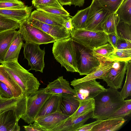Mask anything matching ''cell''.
Masks as SVG:
<instances>
[{
	"instance_id": "1",
	"label": "cell",
	"mask_w": 131,
	"mask_h": 131,
	"mask_svg": "<svg viewBox=\"0 0 131 131\" xmlns=\"http://www.w3.org/2000/svg\"><path fill=\"white\" fill-rule=\"evenodd\" d=\"M95 107L92 118L103 120L110 116L124 103L117 90L110 88L94 98Z\"/></svg>"
},
{
	"instance_id": "2",
	"label": "cell",
	"mask_w": 131,
	"mask_h": 131,
	"mask_svg": "<svg viewBox=\"0 0 131 131\" xmlns=\"http://www.w3.org/2000/svg\"><path fill=\"white\" fill-rule=\"evenodd\" d=\"M2 64L22 90L24 95L28 96L39 89L40 85L37 79L18 63V61L5 62Z\"/></svg>"
},
{
	"instance_id": "3",
	"label": "cell",
	"mask_w": 131,
	"mask_h": 131,
	"mask_svg": "<svg viewBox=\"0 0 131 131\" xmlns=\"http://www.w3.org/2000/svg\"><path fill=\"white\" fill-rule=\"evenodd\" d=\"M52 52L55 59L67 71L78 72L72 40L70 37L53 42Z\"/></svg>"
},
{
	"instance_id": "4",
	"label": "cell",
	"mask_w": 131,
	"mask_h": 131,
	"mask_svg": "<svg viewBox=\"0 0 131 131\" xmlns=\"http://www.w3.org/2000/svg\"><path fill=\"white\" fill-rule=\"evenodd\" d=\"M78 73L80 75H87L100 64V61L90 49L72 40Z\"/></svg>"
},
{
	"instance_id": "5",
	"label": "cell",
	"mask_w": 131,
	"mask_h": 131,
	"mask_svg": "<svg viewBox=\"0 0 131 131\" xmlns=\"http://www.w3.org/2000/svg\"><path fill=\"white\" fill-rule=\"evenodd\" d=\"M41 88L27 97L25 112L21 118L28 123H34L45 103L51 94L46 93Z\"/></svg>"
},
{
	"instance_id": "6",
	"label": "cell",
	"mask_w": 131,
	"mask_h": 131,
	"mask_svg": "<svg viewBox=\"0 0 131 131\" xmlns=\"http://www.w3.org/2000/svg\"><path fill=\"white\" fill-rule=\"evenodd\" d=\"M70 35L73 40L92 50L108 43L107 34L103 31L74 29Z\"/></svg>"
},
{
	"instance_id": "7",
	"label": "cell",
	"mask_w": 131,
	"mask_h": 131,
	"mask_svg": "<svg viewBox=\"0 0 131 131\" xmlns=\"http://www.w3.org/2000/svg\"><path fill=\"white\" fill-rule=\"evenodd\" d=\"M19 23L20 27L18 31L26 42L40 45L56 41L53 37L29 23L27 19Z\"/></svg>"
},
{
	"instance_id": "8",
	"label": "cell",
	"mask_w": 131,
	"mask_h": 131,
	"mask_svg": "<svg viewBox=\"0 0 131 131\" xmlns=\"http://www.w3.org/2000/svg\"><path fill=\"white\" fill-rule=\"evenodd\" d=\"M39 45L34 43L26 42L23 46L24 58L28 60V65L31 67L28 71L33 70L43 72L45 66V48L41 49Z\"/></svg>"
},
{
	"instance_id": "9",
	"label": "cell",
	"mask_w": 131,
	"mask_h": 131,
	"mask_svg": "<svg viewBox=\"0 0 131 131\" xmlns=\"http://www.w3.org/2000/svg\"><path fill=\"white\" fill-rule=\"evenodd\" d=\"M72 86L76 92L75 96L80 100L94 98L107 89L96 79L84 81L74 84Z\"/></svg>"
},
{
	"instance_id": "10",
	"label": "cell",
	"mask_w": 131,
	"mask_h": 131,
	"mask_svg": "<svg viewBox=\"0 0 131 131\" xmlns=\"http://www.w3.org/2000/svg\"><path fill=\"white\" fill-rule=\"evenodd\" d=\"M127 65V62L113 61L112 68L101 79L110 88L116 90L121 88Z\"/></svg>"
},
{
	"instance_id": "11",
	"label": "cell",
	"mask_w": 131,
	"mask_h": 131,
	"mask_svg": "<svg viewBox=\"0 0 131 131\" xmlns=\"http://www.w3.org/2000/svg\"><path fill=\"white\" fill-rule=\"evenodd\" d=\"M84 28L94 31H102L103 24L111 13L98 6L93 0Z\"/></svg>"
},
{
	"instance_id": "12",
	"label": "cell",
	"mask_w": 131,
	"mask_h": 131,
	"mask_svg": "<svg viewBox=\"0 0 131 131\" xmlns=\"http://www.w3.org/2000/svg\"><path fill=\"white\" fill-rule=\"evenodd\" d=\"M27 20L31 25L53 37L56 41L64 40L71 37L69 32L63 26L47 24L31 18L30 16Z\"/></svg>"
},
{
	"instance_id": "13",
	"label": "cell",
	"mask_w": 131,
	"mask_h": 131,
	"mask_svg": "<svg viewBox=\"0 0 131 131\" xmlns=\"http://www.w3.org/2000/svg\"><path fill=\"white\" fill-rule=\"evenodd\" d=\"M70 116L57 111L48 115L37 117L35 122L43 131H51L57 125Z\"/></svg>"
},
{
	"instance_id": "14",
	"label": "cell",
	"mask_w": 131,
	"mask_h": 131,
	"mask_svg": "<svg viewBox=\"0 0 131 131\" xmlns=\"http://www.w3.org/2000/svg\"><path fill=\"white\" fill-rule=\"evenodd\" d=\"M93 111L71 120L69 117L53 128L51 131H76L90 118H92Z\"/></svg>"
},
{
	"instance_id": "15",
	"label": "cell",
	"mask_w": 131,
	"mask_h": 131,
	"mask_svg": "<svg viewBox=\"0 0 131 131\" xmlns=\"http://www.w3.org/2000/svg\"><path fill=\"white\" fill-rule=\"evenodd\" d=\"M16 110L6 111L0 114V131H19Z\"/></svg>"
},
{
	"instance_id": "16",
	"label": "cell",
	"mask_w": 131,
	"mask_h": 131,
	"mask_svg": "<svg viewBox=\"0 0 131 131\" xmlns=\"http://www.w3.org/2000/svg\"><path fill=\"white\" fill-rule=\"evenodd\" d=\"M70 16L57 15L36 10L31 12L30 17L47 24L63 26L64 21L71 18Z\"/></svg>"
},
{
	"instance_id": "17",
	"label": "cell",
	"mask_w": 131,
	"mask_h": 131,
	"mask_svg": "<svg viewBox=\"0 0 131 131\" xmlns=\"http://www.w3.org/2000/svg\"><path fill=\"white\" fill-rule=\"evenodd\" d=\"M45 89L46 93L51 94L67 93L76 95L75 91L71 87L69 81L64 79L62 76L49 82Z\"/></svg>"
},
{
	"instance_id": "18",
	"label": "cell",
	"mask_w": 131,
	"mask_h": 131,
	"mask_svg": "<svg viewBox=\"0 0 131 131\" xmlns=\"http://www.w3.org/2000/svg\"><path fill=\"white\" fill-rule=\"evenodd\" d=\"M99 61L100 64L92 71L82 78L74 79L71 82V85L89 80L101 79L112 68L113 61Z\"/></svg>"
},
{
	"instance_id": "19",
	"label": "cell",
	"mask_w": 131,
	"mask_h": 131,
	"mask_svg": "<svg viewBox=\"0 0 131 131\" xmlns=\"http://www.w3.org/2000/svg\"><path fill=\"white\" fill-rule=\"evenodd\" d=\"M32 6H27L23 8H0V14L19 23L30 16Z\"/></svg>"
},
{
	"instance_id": "20",
	"label": "cell",
	"mask_w": 131,
	"mask_h": 131,
	"mask_svg": "<svg viewBox=\"0 0 131 131\" xmlns=\"http://www.w3.org/2000/svg\"><path fill=\"white\" fill-rule=\"evenodd\" d=\"M61 100L62 94H51L43 105L37 118L57 111L61 112L60 104Z\"/></svg>"
},
{
	"instance_id": "21",
	"label": "cell",
	"mask_w": 131,
	"mask_h": 131,
	"mask_svg": "<svg viewBox=\"0 0 131 131\" xmlns=\"http://www.w3.org/2000/svg\"><path fill=\"white\" fill-rule=\"evenodd\" d=\"M125 121L122 117L108 118L102 120L94 126L91 131H116L122 127Z\"/></svg>"
},
{
	"instance_id": "22",
	"label": "cell",
	"mask_w": 131,
	"mask_h": 131,
	"mask_svg": "<svg viewBox=\"0 0 131 131\" xmlns=\"http://www.w3.org/2000/svg\"><path fill=\"white\" fill-rule=\"evenodd\" d=\"M79 104V100L75 95L69 94H62L60 109L63 113L70 116L77 110Z\"/></svg>"
},
{
	"instance_id": "23",
	"label": "cell",
	"mask_w": 131,
	"mask_h": 131,
	"mask_svg": "<svg viewBox=\"0 0 131 131\" xmlns=\"http://www.w3.org/2000/svg\"><path fill=\"white\" fill-rule=\"evenodd\" d=\"M24 40L21 34L17 31L6 54L4 62L18 61L20 51L24 44Z\"/></svg>"
},
{
	"instance_id": "24",
	"label": "cell",
	"mask_w": 131,
	"mask_h": 131,
	"mask_svg": "<svg viewBox=\"0 0 131 131\" xmlns=\"http://www.w3.org/2000/svg\"><path fill=\"white\" fill-rule=\"evenodd\" d=\"M15 29L7 30L0 33V63L4 62L6 54L16 34Z\"/></svg>"
},
{
	"instance_id": "25",
	"label": "cell",
	"mask_w": 131,
	"mask_h": 131,
	"mask_svg": "<svg viewBox=\"0 0 131 131\" xmlns=\"http://www.w3.org/2000/svg\"><path fill=\"white\" fill-rule=\"evenodd\" d=\"M0 81L10 88L14 97H20L24 95L21 88L6 70L2 64L0 65Z\"/></svg>"
},
{
	"instance_id": "26",
	"label": "cell",
	"mask_w": 131,
	"mask_h": 131,
	"mask_svg": "<svg viewBox=\"0 0 131 131\" xmlns=\"http://www.w3.org/2000/svg\"><path fill=\"white\" fill-rule=\"evenodd\" d=\"M79 107L75 112L69 118L71 120L75 119L89 112L93 111L95 107L94 98L79 100Z\"/></svg>"
},
{
	"instance_id": "27",
	"label": "cell",
	"mask_w": 131,
	"mask_h": 131,
	"mask_svg": "<svg viewBox=\"0 0 131 131\" xmlns=\"http://www.w3.org/2000/svg\"><path fill=\"white\" fill-rule=\"evenodd\" d=\"M90 6L83 9L78 10L71 18V21L74 29L84 28L90 9Z\"/></svg>"
},
{
	"instance_id": "28",
	"label": "cell",
	"mask_w": 131,
	"mask_h": 131,
	"mask_svg": "<svg viewBox=\"0 0 131 131\" xmlns=\"http://www.w3.org/2000/svg\"><path fill=\"white\" fill-rule=\"evenodd\" d=\"M119 18V22L131 25V0H124L115 13Z\"/></svg>"
},
{
	"instance_id": "29",
	"label": "cell",
	"mask_w": 131,
	"mask_h": 131,
	"mask_svg": "<svg viewBox=\"0 0 131 131\" xmlns=\"http://www.w3.org/2000/svg\"><path fill=\"white\" fill-rule=\"evenodd\" d=\"M114 50L112 46L107 43L95 48L93 51L94 55L99 60L107 61V58Z\"/></svg>"
},
{
	"instance_id": "30",
	"label": "cell",
	"mask_w": 131,
	"mask_h": 131,
	"mask_svg": "<svg viewBox=\"0 0 131 131\" xmlns=\"http://www.w3.org/2000/svg\"><path fill=\"white\" fill-rule=\"evenodd\" d=\"M119 20V17L116 13H110L103 24V31L107 34L111 33L117 34L116 28Z\"/></svg>"
},
{
	"instance_id": "31",
	"label": "cell",
	"mask_w": 131,
	"mask_h": 131,
	"mask_svg": "<svg viewBox=\"0 0 131 131\" xmlns=\"http://www.w3.org/2000/svg\"><path fill=\"white\" fill-rule=\"evenodd\" d=\"M131 49H116L107 58V61H125L127 62L131 60Z\"/></svg>"
},
{
	"instance_id": "32",
	"label": "cell",
	"mask_w": 131,
	"mask_h": 131,
	"mask_svg": "<svg viewBox=\"0 0 131 131\" xmlns=\"http://www.w3.org/2000/svg\"><path fill=\"white\" fill-rule=\"evenodd\" d=\"M95 4L111 13H115L124 0H93Z\"/></svg>"
},
{
	"instance_id": "33",
	"label": "cell",
	"mask_w": 131,
	"mask_h": 131,
	"mask_svg": "<svg viewBox=\"0 0 131 131\" xmlns=\"http://www.w3.org/2000/svg\"><path fill=\"white\" fill-rule=\"evenodd\" d=\"M126 80L123 88L119 92L120 96L123 100L131 95V61L127 62Z\"/></svg>"
},
{
	"instance_id": "34",
	"label": "cell",
	"mask_w": 131,
	"mask_h": 131,
	"mask_svg": "<svg viewBox=\"0 0 131 131\" xmlns=\"http://www.w3.org/2000/svg\"><path fill=\"white\" fill-rule=\"evenodd\" d=\"M116 30L119 38L131 42V25L119 22L117 26Z\"/></svg>"
},
{
	"instance_id": "35",
	"label": "cell",
	"mask_w": 131,
	"mask_h": 131,
	"mask_svg": "<svg viewBox=\"0 0 131 131\" xmlns=\"http://www.w3.org/2000/svg\"><path fill=\"white\" fill-rule=\"evenodd\" d=\"M19 23L0 14V33L19 28Z\"/></svg>"
},
{
	"instance_id": "36",
	"label": "cell",
	"mask_w": 131,
	"mask_h": 131,
	"mask_svg": "<svg viewBox=\"0 0 131 131\" xmlns=\"http://www.w3.org/2000/svg\"><path fill=\"white\" fill-rule=\"evenodd\" d=\"M131 112V99L125 100L124 104L114 112L109 118L124 117L129 115Z\"/></svg>"
},
{
	"instance_id": "37",
	"label": "cell",
	"mask_w": 131,
	"mask_h": 131,
	"mask_svg": "<svg viewBox=\"0 0 131 131\" xmlns=\"http://www.w3.org/2000/svg\"><path fill=\"white\" fill-rule=\"evenodd\" d=\"M32 5L36 8L43 7H54L64 9L58 0H32Z\"/></svg>"
},
{
	"instance_id": "38",
	"label": "cell",
	"mask_w": 131,
	"mask_h": 131,
	"mask_svg": "<svg viewBox=\"0 0 131 131\" xmlns=\"http://www.w3.org/2000/svg\"><path fill=\"white\" fill-rule=\"evenodd\" d=\"M24 3L20 0L0 1V8L10 9L23 8L26 7Z\"/></svg>"
},
{
	"instance_id": "39",
	"label": "cell",
	"mask_w": 131,
	"mask_h": 131,
	"mask_svg": "<svg viewBox=\"0 0 131 131\" xmlns=\"http://www.w3.org/2000/svg\"><path fill=\"white\" fill-rule=\"evenodd\" d=\"M21 97H13L8 99L0 103V114L8 110L16 109L18 101Z\"/></svg>"
},
{
	"instance_id": "40",
	"label": "cell",
	"mask_w": 131,
	"mask_h": 131,
	"mask_svg": "<svg viewBox=\"0 0 131 131\" xmlns=\"http://www.w3.org/2000/svg\"><path fill=\"white\" fill-rule=\"evenodd\" d=\"M36 10L43 11L55 15L70 16L69 13L64 9L54 7H46L36 8Z\"/></svg>"
},
{
	"instance_id": "41",
	"label": "cell",
	"mask_w": 131,
	"mask_h": 131,
	"mask_svg": "<svg viewBox=\"0 0 131 131\" xmlns=\"http://www.w3.org/2000/svg\"><path fill=\"white\" fill-rule=\"evenodd\" d=\"M0 91L2 96L7 99L14 97L10 88L6 85L0 81Z\"/></svg>"
},
{
	"instance_id": "42",
	"label": "cell",
	"mask_w": 131,
	"mask_h": 131,
	"mask_svg": "<svg viewBox=\"0 0 131 131\" xmlns=\"http://www.w3.org/2000/svg\"><path fill=\"white\" fill-rule=\"evenodd\" d=\"M131 49V42L119 38L116 43V49Z\"/></svg>"
},
{
	"instance_id": "43",
	"label": "cell",
	"mask_w": 131,
	"mask_h": 131,
	"mask_svg": "<svg viewBox=\"0 0 131 131\" xmlns=\"http://www.w3.org/2000/svg\"><path fill=\"white\" fill-rule=\"evenodd\" d=\"M102 121L101 119H97L96 121L92 123L84 124L76 130V131H91L92 129L94 126Z\"/></svg>"
},
{
	"instance_id": "44",
	"label": "cell",
	"mask_w": 131,
	"mask_h": 131,
	"mask_svg": "<svg viewBox=\"0 0 131 131\" xmlns=\"http://www.w3.org/2000/svg\"><path fill=\"white\" fill-rule=\"evenodd\" d=\"M107 42L113 47L114 49H116V45L117 41L119 38L117 34L114 33H111L107 34Z\"/></svg>"
},
{
	"instance_id": "45",
	"label": "cell",
	"mask_w": 131,
	"mask_h": 131,
	"mask_svg": "<svg viewBox=\"0 0 131 131\" xmlns=\"http://www.w3.org/2000/svg\"><path fill=\"white\" fill-rule=\"evenodd\" d=\"M33 124L30 123L28 126H24L23 127L26 131H43L40 126L35 121Z\"/></svg>"
},
{
	"instance_id": "46",
	"label": "cell",
	"mask_w": 131,
	"mask_h": 131,
	"mask_svg": "<svg viewBox=\"0 0 131 131\" xmlns=\"http://www.w3.org/2000/svg\"><path fill=\"white\" fill-rule=\"evenodd\" d=\"M71 18L64 21L63 25V26L68 30L70 34L72 33L74 30L71 22Z\"/></svg>"
},
{
	"instance_id": "47",
	"label": "cell",
	"mask_w": 131,
	"mask_h": 131,
	"mask_svg": "<svg viewBox=\"0 0 131 131\" xmlns=\"http://www.w3.org/2000/svg\"><path fill=\"white\" fill-rule=\"evenodd\" d=\"M84 1L85 0H71V5H74L75 6L82 7L83 5Z\"/></svg>"
},
{
	"instance_id": "48",
	"label": "cell",
	"mask_w": 131,
	"mask_h": 131,
	"mask_svg": "<svg viewBox=\"0 0 131 131\" xmlns=\"http://www.w3.org/2000/svg\"><path fill=\"white\" fill-rule=\"evenodd\" d=\"M62 5H68L70 6L71 5V0H58Z\"/></svg>"
},
{
	"instance_id": "49",
	"label": "cell",
	"mask_w": 131,
	"mask_h": 131,
	"mask_svg": "<svg viewBox=\"0 0 131 131\" xmlns=\"http://www.w3.org/2000/svg\"><path fill=\"white\" fill-rule=\"evenodd\" d=\"M7 99L6 98L4 97H2V96H0V103H1L2 102H3L6 100H7Z\"/></svg>"
},
{
	"instance_id": "50",
	"label": "cell",
	"mask_w": 131,
	"mask_h": 131,
	"mask_svg": "<svg viewBox=\"0 0 131 131\" xmlns=\"http://www.w3.org/2000/svg\"><path fill=\"white\" fill-rule=\"evenodd\" d=\"M0 96H2V95H1V92L0 91Z\"/></svg>"
},
{
	"instance_id": "51",
	"label": "cell",
	"mask_w": 131,
	"mask_h": 131,
	"mask_svg": "<svg viewBox=\"0 0 131 131\" xmlns=\"http://www.w3.org/2000/svg\"><path fill=\"white\" fill-rule=\"evenodd\" d=\"M1 0H0V1H1Z\"/></svg>"
}]
</instances>
